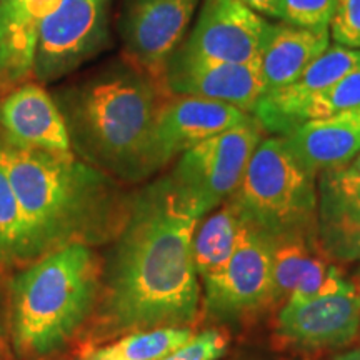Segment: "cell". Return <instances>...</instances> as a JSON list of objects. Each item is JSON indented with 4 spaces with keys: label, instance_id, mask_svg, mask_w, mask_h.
Wrapping results in <instances>:
<instances>
[{
    "label": "cell",
    "instance_id": "cell-1",
    "mask_svg": "<svg viewBox=\"0 0 360 360\" xmlns=\"http://www.w3.org/2000/svg\"><path fill=\"white\" fill-rule=\"evenodd\" d=\"M197 219L165 177L130 195L127 219L103 257L101 302L79 354L157 327H193L200 315L192 255Z\"/></svg>",
    "mask_w": 360,
    "mask_h": 360
},
{
    "label": "cell",
    "instance_id": "cell-2",
    "mask_svg": "<svg viewBox=\"0 0 360 360\" xmlns=\"http://www.w3.org/2000/svg\"><path fill=\"white\" fill-rule=\"evenodd\" d=\"M0 150L25 219L22 267L69 245L97 249L119 236L130 204L120 180L75 154H47L2 141Z\"/></svg>",
    "mask_w": 360,
    "mask_h": 360
},
{
    "label": "cell",
    "instance_id": "cell-3",
    "mask_svg": "<svg viewBox=\"0 0 360 360\" xmlns=\"http://www.w3.org/2000/svg\"><path fill=\"white\" fill-rule=\"evenodd\" d=\"M169 94L164 82L125 58L67 90L57 105L74 154L120 182H142L157 172L154 127Z\"/></svg>",
    "mask_w": 360,
    "mask_h": 360
},
{
    "label": "cell",
    "instance_id": "cell-4",
    "mask_svg": "<svg viewBox=\"0 0 360 360\" xmlns=\"http://www.w3.org/2000/svg\"><path fill=\"white\" fill-rule=\"evenodd\" d=\"M103 257L69 245L11 276L13 357L49 360L80 345L101 302Z\"/></svg>",
    "mask_w": 360,
    "mask_h": 360
},
{
    "label": "cell",
    "instance_id": "cell-5",
    "mask_svg": "<svg viewBox=\"0 0 360 360\" xmlns=\"http://www.w3.org/2000/svg\"><path fill=\"white\" fill-rule=\"evenodd\" d=\"M231 202L247 224L274 240L309 237L317 224L315 174L276 135L260 141Z\"/></svg>",
    "mask_w": 360,
    "mask_h": 360
},
{
    "label": "cell",
    "instance_id": "cell-6",
    "mask_svg": "<svg viewBox=\"0 0 360 360\" xmlns=\"http://www.w3.org/2000/svg\"><path fill=\"white\" fill-rule=\"evenodd\" d=\"M264 129L252 115L179 155L167 175L177 199L197 219L205 217L237 192Z\"/></svg>",
    "mask_w": 360,
    "mask_h": 360
},
{
    "label": "cell",
    "instance_id": "cell-7",
    "mask_svg": "<svg viewBox=\"0 0 360 360\" xmlns=\"http://www.w3.org/2000/svg\"><path fill=\"white\" fill-rule=\"evenodd\" d=\"M274 245L272 237L244 220L231 259L219 272L202 281L207 317L233 323L272 305Z\"/></svg>",
    "mask_w": 360,
    "mask_h": 360
},
{
    "label": "cell",
    "instance_id": "cell-8",
    "mask_svg": "<svg viewBox=\"0 0 360 360\" xmlns=\"http://www.w3.org/2000/svg\"><path fill=\"white\" fill-rule=\"evenodd\" d=\"M109 40V0H58L40 27L34 77L51 84L96 57Z\"/></svg>",
    "mask_w": 360,
    "mask_h": 360
},
{
    "label": "cell",
    "instance_id": "cell-9",
    "mask_svg": "<svg viewBox=\"0 0 360 360\" xmlns=\"http://www.w3.org/2000/svg\"><path fill=\"white\" fill-rule=\"evenodd\" d=\"M202 0H124L119 34L124 58L164 82L169 60L187 37Z\"/></svg>",
    "mask_w": 360,
    "mask_h": 360
},
{
    "label": "cell",
    "instance_id": "cell-10",
    "mask_svg": "<svg viewBox=\"0 0 360 360\" xmlns=\"http://www.w3.org/2000/svg\"><path fill=\"white\" fill-rule=\"evenodd\" d=\"M265 27L262 15L242 0H202L195 25L174 56L188 60L259 64Z\"/></svg>",
    "mask_w": 360,
    "mask_h": 360
},
{
    "label": "cell",
    "instance_id": "cell-11",
    "mask_svg": "<svg viewBox=\"0 0 360 360\" xmlns=\"http://www.w3.org/2000/svg\"><path fill=\"white\" fill-rule=\"evenodd\" d=\"M250 117L224 102L169 94L155 119L152 142L155 170L164 169L175 157L207 139L247 122Z\"/></svg>",
    "mask_w": 360,
    "mask_h": 360
},
{
    "label": "cell",
    "instance_id": "cell-12",
    "mask_svg": "<svg viewBox=\"0 0 360 360\" xmlns=\"http://www.w3.org/2000/svg\"><path fill=\"white\" fill-rule=\"evenodd\" d=\"M360 328V294L354 283L305 302L287 300L277 317V335L295 347H342Z\"/></svg>",
    "mask_w": 360,
    "mask_h": 360
},
{
    "label": "cell",
    "instance_id": "cell-13",
    "mask_svg": "<svg viewBox=\"0 0 360 360\" xmlns=\"http://www.w3.org/2000/svg\"><path fill=\"white\" fill-rule=\"evenodd\" d=\"M360 65V51L334 45L328 47L297 77L294 82L264 94L252 115L264 132L285 137L305 124L309 102Z\"/></svg>",
    "mask_w": 360,
    "mask_h": 360
},
{
    "label": "cell",
    "instance_id": "cell-14",
    "mask_svg": "<svg viewBox=\"0 0 360 360\" xmlns=\"http://www.w3.org/2000/svg\"><path fill=\"white\" fill-rule=\"evenodd\" d=\"M0 141L47 154H74L64 115L35 82L19 84L0 101Z\"/></svg>",
    "mask_w": 360,
    "mask_h": 360
},
{
    "label": "cell",
    "instance_id": "cell-15",
    "mask_svg": "<svg viewBox=\"0 0 360 360\" xmlns=\"http://www.w3.org/2000/svg\"><path fill=\"white\" fill-rule=\"evenodd\" d=\"M164 84L175 96H193L229 103L252 115L264 94L259 64L188 60L172 57L165 69Z\"/></svg>",
    "mask_w": 360,
    "mask_h": 360
},
{
    "label": "cell",
    "instance_id": "cell-16",
    "mask_svg": "<svg viewBox=\"0 0 360 360\" xmlns=\"http://www.w3.org/2000/svg\"><path fill=\"white\" fill-rule=\"evenodd\" d=\"M315 227L328 257L342 262L360 260V177L345 167L321 172Z\"/></svg>",
    "mask_w": 360,
    "mask_h": 360
},
{
    "label": "cell",
    "instance_id": "cell-17",
    "mask_svg": "<svg viewBox=\"0 0 360 360\" xmlns=\"http://www.w3.org/2000/svg\"><path fill=\"white\" fill-rule=\"evenodd\" d=\"M282 141L297 162L315 175L345 167L360 152V109L309 120Z\"/></svg>",
    "mask_w": 360,
    "mask_h": 360
},
{
    "label": "cell",
    "instance_id": "cell-18",
    "mask_svg": "<svg viewBox=\"0 0 360 360\" xmlns=\"http://www.w3.org/2000/svg\"><path fill=\"white\" fill-rule=\"evenodd\" d=\"M328 47H330L328 27L304 29L285 22L283 24L267 22L262 51H260L264 94L287 87L294 82Z\"/></svg>",
    "mask_w": 360,
    "mask_h": 360
},
{
    "label": "cell",
    "instance_id": "cell-19",
    "mask_svg": "<svg viewBox=\"0 0 360 360\" xmlns=\"http://www.w3.org/2000/svg\"><path fill=\"white\" fill-rule=\"evenodd\" d=\"M58 0H29L0 13V85H15L34 74L40 27Z\"/></svg>",
    "mask_w": 360,
    "mask_h": 360
},
{
    "label": "cell",
    "instance_id": "cell-20",
    "mask_svg": "<svg viewBox=\"0 0 360 360\" xmlns=\"http://www.w3.org/2000/svg\"><path fill=\"white\" fill-rule=\"evenodd\" d=\"M242 220L231 199L202 217L192 238V255L202 281L219 272L236 249Z\"/></svg>",
    "mask_w": 360,
    "mask_h": 360
},
{
    "label": "cell",
    "instance_id": "cell-21",
    "mask_svg": "<svg viewBox=\"0 0 360 360\" xmlns=\"http://www.w3.org/2000/svg\"><path fill=\"white\" fill-rule=\"evenodd\" d=\"M193 327H157L122 335L119 339L90 349L82 354H92L105 360H162L175 349L191 340Z\"/></svg>",
    "mask_w": 360,
    "mask_h": 360
},
{
    "label": "cell",
    "instance_id": "cell-22",
    "mask_svg": "<svg viewBox=\"0 0 360 360\" xmlns=\"http://www.w3.org/2000/svg\"><path fill=\"white\" fill-rule=\"evenodd\" d=\"M322 257L315 255L309 237L294 236L278 238L272 254V304L289 300Z\"/></svg>",
    "mask_w": 360,
    "mask_h": 360
},
{
    "label": "cell",
    "instance_id": "cell-23",
    "mask_svg": "<svg viewBox=\"0 0 360 360\" xmlns=\"http://www.w3.org/2000/svg\"><path fill=\"white\" fill-rule=\"evenodd\" d=\"M25 244V219L13 191L0 150V267L15 272L22 267Z\"/></svg>",
    "mask_w": 360,
    "mask_h": 360
},
{
    "label": "cell",
    "instance_id": "cell-24",
    "mask_svg": "<svg viewBox=\"0 0 360 360\" xmlns=\"http://www.w3.org/2000/svg\"><path fill=\"white\" fill-rule=\"evenodd\" d=\"M360 109V65L315 96L305 109V122Z\"/></svg>",
    "mask_w": 360,
    "mask_h": 360
},
{
    "label": "cell",
    "instance_id": "cell-25",
    "mask_svg": "<svg viewBox=\"0 0 360 360\" xmlns=\"http://www.w3.org/2000/svg\"><path fill=\"white\" fill-rule=\"evenodd\" d=\"M335 6L337 0H278L277 19L304 29H321L330 25Z\"/></svg>",
    "mask_w": 360,
    "mask_h": 360
},
{
    "label": "cell",
    "instance_id": "cell-26",
    "mask_svg": "<svg viewBox=\"0 0 360 360\" xmlns=\"http://www.w3.org/2000/svg\"><path fill=\"white\" fill-rule=\"evenodd\" d=\"M229 350V337L220 328L195 332L191 340L162 360H219Z\"/></svg>",
    "mask_w": 360,
    "mask_h": 360
},
{
    "label": "cell",
    "instance_id": "cell-27",
    "mask_svg": "<svg viewBox=\"0 0 360 360\" xmlns=\"http://www.w3.org/2000/svg\"><path fill=\"white\" fill-rule=\"evenodd\" d=\"M330 37L337 45L360 51V0H337Z\"/></svg>",
    "mask_w": 360,
    "mask_h": 360
},
{
    "label": "cell",
    "instance_id": "cell-28",
    "mask_svg": "<svg viewBox=\"0 0 360 360\" xmlns=\"http://www.w3.org/2000/svg\"><path fill=\"white\" fill-rule=\"evenodd\" d=\"M11 276L8 270L0 267V360H12L11 340Z\"/></svg>",
    "mask_w": 360,
    "mask_h": 360
},
{
    "label": "cell",
    "instance_id": "cell-29",
    "mask_svg": "<svg viewBox=\"0 0 360 360\" xmlns=\"http://www.w3.org/2000/svg\"><path fill=\"white\" fill-rule=\"evenodd\" d=\"M245 6H249L252 11H255L260 15L276 17L277 19V2L278 0H242Z\"/></svg>",
    "mask_w": 360,
    "mask_h": 360
},
{
    "label": "cell",
    "instance_id": "cell-30",
    "mask_svg": "<svg viewBox=\"0 0 360 360\" xmlns=\"http://www.w3.org/2000/svg\"><path fill=\"white\" fill-rule=\"evenodd\" d=\"M25 2H29V0H0V13L11 12L13 8L24 6Z\"/></svg>",
    "mask_w": 360,
    "mask_h": 360
},
{
    "label": "cell",
    "instance_id": "cell-31",
    "mask_svg": "<svg viewBox=\"0 0 360 360\" xmlns=\"http://www.w3.org/2000/svg\"><path fill=\"white\" fill-rule=\"evenodd\" d=\"M345 170H347L349 174L355 175V177H360V152L355 155V159L350 162L349 165H345Z\"/></svg>",
    "mask_w": 360,
    "mask_h": 360
},
{
    "label": "cell",
    "instance_id": "cell-32",
    "mask_svg": "<svg viewBox=\"0 0 360 360\" xmlns=\"http://www.w3.org/2000/svg\"><path fill=\"white\" fill-rule=\"evenodd\" d=\"M334 360H360V347L347 350V352L337 355Z\"/></svg>",
    "mask_w": 360,
    "mask_h": 360
},
{
    "label": "cell",
    "instance_id": "cell-33",
    "mask_svg": "<svg viewBox=\"0 0 360 360\" xmlns=\"http://www.w3.org/2000/svg\"><path fill=\"white\" fill-rule=\"evenodd\" d=\"M77 360H105V359L96 357V355H92V354H82V355H79Z\"/></svg>",
    "mask_w": 360,
    "mask_h": 360
},
{
    "label": "cell",
    "instance_id": "cell-34",
    "mask_svg": "<svg viewBox=\"0 0 360 360\" xmlns=\"http://www.w3.org/2000/svg\"><path fill=\"white\" fill-rule=\"evenodd\" d=\"M359 294H360V292H359Z\"/></svg>",
    "mask_w": 360,
    "mask_h": 360
}]
</instances>
